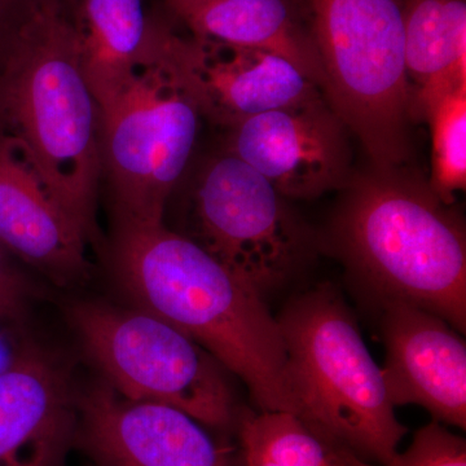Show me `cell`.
Masks as SVG:
<instances>
[{"instance_id":"obj_1","label":"cell","mask_w":466,"mask_h":466,"mask_svg":"<svg viewBox=\"0 0 466 466\" xmlns=\"http://www.w3.org/2000/svg\"><path fill=\"white\" fill-rule=\"evenodd\" d=\"M109 258L134 308L207 350L247 385L260 410L294 415L280 327L258 291L164 222L115 220Z\"/></svg>"},{"instance_id":"obj_2","label":"cell","mask_w":466,"mask_h":466,"mask_svg":"<svg viewBox=\"0 0 466 466\" xmlns=\"http://www.w3.org/2000/svg\"><path fill=\"white\" fill-rule=\"evenodd\" d=\"M0 131L24 149L88 244H97L100 110L64 0H43L0 67Z\"/></svg>"},{"instance_id":"obj_3","label":"cell","mask_w":466,"mask_h":466,"mask_svg":"<svg viewBox=\"0 0 466 466\" xmlns=\"http://www.w3.org/2000/svg\"><path fill=\"white\" fill-rule=\"evenodd\" d=\"M334 241L350 268L381 300H403L464 332V225L424 180L403 168L351 177Z\"/></svg>"},{"instance_id":"obj_4","label":"cell","mask_w":466,"mask_h":466,"mask_svg":"<svg viewBox=\"0 0 466 466\" xmlns=\"http://www.w3.org/2000/svg\"><path fill=\"white\" fill-rule=\"evenodd\" d=\"M186 42L152 17L142 57L99 104L101 171L116 222H164L191 161L204 113Z\"/></svg>"},{"instance_id":"obj_5","label":"cell","mask_w":466,"mask_h":466,"mask_svg":"<svg viewBox=\"0 0 466 466\" xmlns=\"http://www.w3.org/2000/svg\"><path fill=\"white\" fill-rule=\"evenodd\" d=\"M276 320L294 416L357 458L389 464L407 429L341 297L324 285L291 300Z\"/></svg>"},{"instance_id":"obj_6","label":"cell","mask_w":466,"mask_h":466,"mask_svg":"<svg viewBox=\"0 0 466 466\" xmlns=\"http://www.w3.org/2000/svg\"><path fill=\"white\" fill-rule=\"evenodd\" d=\"M324 96L381 171L410 156L401 0H303Z\"/></svg>"},{"instance_id":"obj_7","label":"cell","mask_w":466,"mask_h":466,"mask_svg":"<svg viewBox=\"0 0 466 466\" xmlns=\"http://www.w3.org/2000/svg\"><path fill=\"white\" fill-rule=\"evenodd\" d=\"M69 318L86 355L122 397L177 408L213 428L232 424L235 394L225 368L173 325L99 300L76 302Z\"/></svg>"},{"instance_id":"obj_8","label":"cell","mask_w":466,"mask_h":466,"mask_svg":"<svg viewBox=\"0 0 466 466\" xmlns=\"http://www.w3.org/2000/svg\"><path fill=\"white\" fill-rule=\"evenodd\" d=\"M192 219V240L263 299L296 274L311 242L287 198L226 150L196 179Z\"/></svg>"},{"instance_id":"obj_9","label":"cell","mask_w":466,"mask_h":466,"mask_svg":"<svg viewBox=\"0 0 466 466\" xmlns=\"http://www.w3.org/2000/svg\"><path fill=\"white\" fill-rule=\"evenodd\" d=\"M348 127L324 97L269 110L228 128L226 152L285 198L314 200L351 179Z\"/></svg>"},{"instance_id":"obj_10","label":"cell","mask_w":466,"mask_h":466,"mask_svg":"<svg viewBox=\"0 0 466 466\" xmlns=\"http://www.w3.org/2000/svg\"><path fill=\"white\" fill-rule=\"evenodd\" d=\"M78 437L100 466H232L191 416L127 400L106 381L79 395Z\"/></svg>"},{"instance_id":"obj_11","label":"cell","mask_w":466,"mask_h":466,"mask_svg":"<svg viewBox=\"0 0 466 466\" xmlns=\"http://www.w3.org/2000/svg\"><path fill=\"white\" fill-rule=\"evenodd\" d=\"M79 395L66 363L25 341L0 368V466H66Z\"/></svg>"},{"instance_id":"obj_12","label":"cell","mask_w":466,"mask_h":466,"mask_svg":"<svg viewBox=\"0 0 466 466\" xmlns=\"http://www.w3.org/2000/svg\"><path fill=\"white\" fill-rule=\"evenodd\" d=\"M383 380L392 406L417 404L447 424L466 425V346L440 315L382 300Z\"/></svg>"},{"instance_id":"obj_13","label":"cell","mask_w":466,"mask_h":466,"mask_svg":"<svg viewBox=\"0 0 466 466\" xmlns=\"http://www.w3.org/2000/svg\"><path fill=\"white\" fill-rule=\"evenodd\" d=\"M88 245L24 149L0 131V247L66 288L90 278Z\"/></svg>"},{"instance_id":"obj_14","label":"cell","mask_w":466,"mask_h":466,"mask_svg":"<svg viewBox=\"0 0 466 466\" xmlns=\"http://www.w3.org/2000/svg\"><path fill=\"white\" fill-rule=\"evenodd\" d=\"M186 57L204 116L223 127L324 97L309 76L272 52L192 36Z\"/></svg>"},{"instance_id":"obj_15","label":"cell","mask_w":466,"mask_h":466,"mask_svg":"<svg viewBox=\"0 0 466 466\" xmlns=\"http://www.w3.org/2000/svg\"><path fill=\"white\" fill-rule=\"evenodd\" d=\"M404 66L413 118L431 101L466 85L465 0H401Z\"/></svg>"},{"instance_id":"obj_16","label":"cell","mask_w":466,"mask_h":466,"mask_svg":"<svg viewBox=\"0 0 466 466\" xmlns=\"http://www.w3.org/2000/svg\"><path fill=\"white\" fill-rule=\"evenodd\" d=\"M184 23L193 38L257 48L287 58L323 91L317 50L290 0H211Z\"/></svg>"},{"instance_id":"obj_17","label":"cell","mask_w":466,"mask_h":466,"mask_svg":"<svg viewBox=\"0 0 466 466\" xmlns=\"http://www.w3.org/2000/svg\"><path fill=\"white\" fill-rule=\"evenodd\" d=\"M70 20L86 79L103 103L142 57L152 17L143 0H78Z\"/></svg>"},{"instance_id":"obj_18","label":"cell","mask_w":466,"mask_h":466,"mask_svg":"<svg viewBox=\"0 0 466 466\" xmlns=\"http://www.w3.org/2000/svg\"><path fill=\"white\" fill-rule=\"evenodd\" d=\"M240 466H373L288 412L248 413L240 426Z\"/></svg>"},{"instance_id":"obj_19","label":"cell","mask_w":466,"mask_h":466,"mask_svg":"<svg viewBox=\"0 0 466 466\" xmlns=\"http://www.w3.org/2000/svg\"><path fill=\"white\" fill-rule=\"evenodd\" d=\"M431 125V175L429 187L452 207L466 187V85L431 101L422 112Z\"/></svg>"},{"instance_id":"obj_20","label":"cell","mask_w":466,"mask_h":466,"mask_svg":"<svg viewBox=\"0 0 466 466\" xmlns=\"http://www.w3.org/2000/svg\"><path fill=\"white\" fill-rule=\"evenodd\" d=\"M383 466H466L465 441L434 421L417 431L410 446Z\"/></svg>"},{"instance_id":"obj_21","label":"cell","mask_w":466,"mask_h":466,"mask_svg":"<svg viewBox=\"0 0 466 466\" xmlns=\"http://www.w3.org/2000/svg\"><path fill=\"white\" fill-rule=\"evenodd\" d=\"M32 293V285L16 260L0 247V328L23 320Z\"/></svg>"},{"instance_id":"obj_22","label":"cell","mask_w":466,"mask_h":466,"mask_svg":"<svg viewBox=\"0 0 466 466\" xmlns=\"http://www.w3.org/2000/svg\"><path fill=\"white\" fill-rule=\"evenodd\" d=\"M43 0H0V67Z\"/></svg>"},{"instance_id":"obj_23","label":"cell","mask_w":466,"mask_h":466,"mask_svg":"<svg viewBox=\"0 0 466 466\" xmlns=\"http://www.w3.org/2000/svg\"><path fill=\"white\" fill-rule=\"evenodd\" d=\"M164 2L174 15H177L180 20L186 21L211 0H164Z\"/></svg>"},{"instance_id":"obj_24","label":"cell","mask_w":466,"mask_h":466,"mask_svg":"<svg viewBox=\"0 0 466 466\" xmlns=\"http://www.w3.org/2000/svg\"><path fill=\"white\" fill-rule=\"evenodd\" d=\"M100 466V465H99Z\"/></svg>"}]
</instances>
